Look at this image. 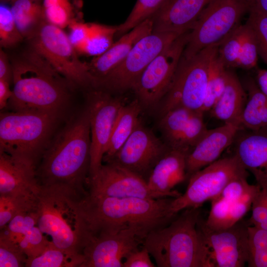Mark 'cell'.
I'll list each match as a JSON object with an SVG mask.
<instances>
[{"label":"cell","mask_w":267,"mask_h":267,"mask_svg":"<svg viewBox=\"0 0 267 267\" xmlns=\"http://www.w3.org/2000/svg\"><path fill=\"white\" fill-rule=\"evenodd\" d=\"M27 259L26 255L16 243L0 233V267H25Z\"/></svg>","instance_id":"obj_41"},{"label":"cell","mask_w":267,"mask_h":267,"mask_svg":"<svg viewBox=\"0 0 267 267\" xmlns=\"http://www.w3.org/2000/svg\"><path fill=\"white\" fill-rule=\"evenodd\" d=\"M212 0H166L151 17L152 32L190 31L203 10Z\"/></svg>","instance_id":"obj_21"},{"label":"cell","mask_w":267,"mask_h":267,"mask_svg":"<svg viewBox=\"0 0 267 267\" xmlns=\"http://www.w3.org/2000/svg\"><path fill=\"white\" fill-rule=\"evenodd\" d=\"M249 2L250 9L267 14V0H249Z\"/></svg>","instance_id":"obj_49"},{"label":"cell","mask_w":267,"mask_h":267,"mask_svg":"<svg viewBox=\"0 0 267 267\" xmlns=\"http://www.w3.org/2000/svg\"><path fill=\"white\" fill-rule=\"evenodd\" d=\"M37 196L0 195V229L6 226L16 216L35 209Z\"/></svg>","instance_id":"obj_34"},{"label":"cell","mask_w":267,"mask_h":267,"mask_svg":"<svg viewBox=\"0 0 267 267\" xmlns=\"http://www.w3.org/2000/svg\"><path fill=\"white\" fill-rule=\"evenodd\" d=\"M240 128L230 124L207 131L189 153L187 158V179L191 175L219 159L232 144Z\"/></svg>","instance_id":"obj_22"},{"label":"cell","mask_w":267,"mask_h":267,"mask_svg":"<svg viewBox=\"0 0 267 267\" xmlns=\"http://www.w3.org/2000/svg\"><path fill=\"white\" fill-rule=\"evenodd\" d=\"M143 238L136 229L91 233L82 253L81 267H123L125 258L139 249Z\"/></svg>","instance_id":"obj_16"},{"label":"cell","mask_w":267,"mask_h":267,"mask_svg":"<svg viewBox=\"0 0 267 267\" xmlns=\"http://www.w3.org/2000/svg\"><path fill=\"white\" fill-rule=\"evenodd\" d=\"M227 70L219 57L218 48L209 63L205 97L201 109L204 114L210 111L222 95L227 82Z\"/></svg>","instance_id":"obj_32"},{"label":"cell","mask_w":267,"mask_h":267,"mask_svg":"<svg viewBox=\"0 0 267 267\" xmlns=\"http://www.w3.org/2000/svg\"><path fill=\"white\" fill-rule=\"evenodd\" d=\"M188 31L160 52L136 80L132 89L141 106H154L163 99L172 84L187 43Z\"/></svg>","instance_id":"obj_12"},{"label":"cell","mask_w":267,"mask_h":267,"mask_svg":"<svg viewBox=\"0 0 267 267\" xmlns=\"http://www.w3.org/2000/svg\"><path fill=\"white\" fill-rule=\"evenodd\" d=\"M166 0H137L124 22L117 26L116 34L123 35L146 20L151 18Z\"/></svg>","instance_id":"obj_36"},{"label":"cell","mask_w":267,"mask_h":267,"mask_svg":"<svg viewBox=\"0 0 267 267\" xmlns=\"http://www.w3.org/2000/svg\"><path fill=\"white\" fill-rule=\"evenodd\" d=\"M60 114L39 110L1 112L0 151L24 158L37 167Z\"/></svg>","instance_id":"obj_6"},{"label":"cell","mask_w":267,"mask_h":267,"mask_svg":"<svg viewBox=\"0 0 267 267\" xmlns=\"http://www.w3.org/2000/svg\"><path fill=\"white\" fill-rule=\"evenodd\" d=\"M150 255L143 246L131 252L125 259L123 267H154Z\"/></svg>","instance_id":"obj_45"},{"label":"cell","mask_w":267,"mask_h":267,"mask_svg":"<svg viewBox=\"0 0 267 267\" xmlns=\"http://www.w3.org/2000/svg\"><path fill=\"white\" fill-rule=\"evenodd\" d=\"M31 48L44 57L72 87L97 88L88 63L82 62L63 29L45 21L29 40Z\"/></svg>","instance_id":"obj_7"},{"label":"cell","mask_w":267,"mask_h":267,"mask_svg":"<svg viewBox=\"0 0 267 267\" xmlns=\"http://www.w3.org/2000/svg\"><path fill=\"white\" fill-rule=\"evenodd\" d=\"M189 152L169 147L151 172L147 180L149 187L167 197H178L181 193L173 189L187 179L186 163Z\"/></svg>","instance_id":"obj_23"},{"label":"cell","mask_w":267,"mask_h":267,"mask_svg":"<svg viewBox=\"0 0 267 267\" xmlns=\"http://www.w3.org/2000/svg\"><path fill=\"white\" fill-rule=\"evenodd\" d=\"M0 80L8 82L12 81V66L10 65L6 54L0 50Z\"/></svg>","instance_id":"obj_46"},{"label":"cell","mask_w":267,"mask_h":267,"mask_svg":"<svg viewBox=\"0 0 267 267\" xmlns=\"http://www.w3.org/2000/svg\"><path fill=\"white\" fill-rule=\"evenodd\" d=\"M87 194L64 185L40 186L36 207L38 225L49 244L83 261L91 234L82 206Z\"/></svg>","instance_id":"obj_2"},{"label":"cell","mask_w":267,"mask_h":267,"mask_svg":"<svg viewBox=\"0 0 267 267\" xmlns=\"http://www.w3.org/2000/svg\"><path fill=\"white\" fill-rule=\"evenodd\" d=\"M43 0H12L10 9L17 27L24 38L28 40L46 21Z\"/></svg>","instance_id":"obj_30"},{"label":"cell","mask_w":267,"mask_h":267,"mask_svg":"<svg viewBox=\"0 0 267 267\" xmlns=\"http://www.w3.org/2000/svg\"><path fill=\"white\" fill-rule=\"evenodd\" d=\"M232 144L234 154L267 195V128L240 129Z\"/></svg>","instance_id":"obj_19"},{"label":"cell","mask_w":267,"mask_h":267,"mask_svg":"<svg viewBox=\"0 0 267 267\" xmlns=\"http://www.w3.org/2000/svg\"><path fill=\"white\" fill-rule=\"evenodd\" d=\"M0 233L16 243L27 259L39 256L50 244L38 225L36 208L16 216Z\"/></svg>","instance_id":"obj_24"},{"label":"cell","mask_w":267,"mask_h":267,"mask_svg":"<svg viewBox=\"0 0 267 267\" xmlns=\"http://www.w3.org/2000/svg\"><path fill=\"white\" fill-rule=\"evenodd\" d=\"M255 80L261 90L267 96V70H257Z\"/></svg>","instance_id":"obj_48"},{"label":"cell","mask_w":267,"mask_h":267,"mask_svg":"<svg viewBox=\"0 0 267 267\" xmlns=\"http://www.w3.org/2000/svg\"><path fill=\"white\" fill-rule=\"evenodd\" d=\"M181 35L152 32L143 37L117 67L98 80L97 89L116 92L132 89L150 63Z\"/></svg>","instance_id":"obj_11"},{"label":"cell","mask_w":267,"mask_h":267,"mask_svg":"<svg viewBox=\"0 0 267 267\" xmlns=\"http://www.w3.org/2000/svg\"><path fill=\"white\" fill-rule=\"evenodd\" d=\"M89 35L81 53L96 57L104 53L112 45L117 26L89 23Z\"/></svg>","instance_id":"obj_33"},{"label":"cell","mask_w":267,"mask_h":267,"mask_svg":"<svg viewBox=\"0 0 267 267\" xmlns=\"http://www.w3.org/2000/svg\"><path fill=\"white\" fill-rule=\"evenodd\" d=\"M153 21L149 18L122 35L102 54L94 57L88 63L89 71L97 79L106 75L128 55L137 42L152 32Z\"/></svg>","instance_id":"obj_25"},{"label":"cell","mask_w":267,"mask_h":267,"mask_svg":"<svg viewBox=\"0 0 267 267\" xmlns=\"http://www.w3.org/2000/svg\"><path fill=\"white\" fill-rule=\"evenodd\" d=\"M124 104L121 98L113 96L103 89H93L88 93L86 106L91 136L89 178L93 176L103 164L117 116Z\"/></svg>","instance_id":"obj_13"},{"label":"cell","mask_w":267,"mask_h":267,"mask_svg":"<svg viewBox=\"0 0 267 267\" xmlns=\"http://www.w3.org/2000/svg\"><path fill=\"white\" fill-rule=\"evenodd\" d=\"M10 111L39 110L61 114L70 99L72 86L48 62L31 49L12 63Z\"/></svg>","instance_id":"obj_4"},{"label":"cell","mask_w":267,"mask_h":267,"mask_svg":"<svg viewBox=\"0 0 267 267\" xmlns=\"http://www.w3.org/2000/svg\"><path fill=\"white\" fill-rule=\"evenodd\" d=\"M211 201V210L205 222L208 227L215 229L228 228L240 222L253 203L248 199L231 201L219 197Z\"/></svg>","instance_id":"obj_29"},{"label":"cell","mask_w":267,"mask_h":267,"mask_svg":"<svg viewBox=\"0 0 267 267\" xmlns=\"http://www.w3.org/2000/svg\"><path fill=\"white\" fill-rule=\"evenodd\" d=\"M242 43L238 68L250 70L257 66L259 53L257 43L254 31L246 22L241 24Z\"/></svg>","instance_id":"obj_38"},{"label":"cell","mask_w":267,"mask_h":267,"mask_svg":"<svg viewBox=\"0 0 267 267\" xmlns=\"http://www.w3.org/2000/svg\"><path fill=\"white\" fill-rule=\"evenodd\" d=\"M247 101V93L243 85L236 75L228 69L225 89L210 110L211 115L224 123L240 128L241 118Z\"/></svg>","instance_id":"obj_26"},{"label":"cell","mask_w":267,"mask_h":267,"mask_svg":"<svg viewBox=\"0 0 267 267\" xmlns=\"http://www.w3.org/2000/svg\"><path fill=\"white\" fill-rule=\"evenodd\" d=\"M12 0H0L1 2H10Z\"/></svg>","instance_id":"obj_50"},{"label":"cell","mask_w":267,"mask_h":267,"mask_svg":"<svg viewBox=\"0 0 267 267\" xmlns=\"http://www.w3.org/2000/svg\"><path fill=\"white\" fill-rule=\"evenodd\" d=\"M68 27L70 30L68 38L78 53H81L89 35V23L77 20Z\"/></svg>","instance_id":"obj_43"},{"label":"cell","mask_w":267,"mask_h":267,"mask_svg":"<svg viewBox=\"0 0 267 267\" xmlns=\"http://www.w3.org/2000/svg\"><path fill=\"white\" fill-rule=\"evenodd\" d=\"M90 144L89 116L86 106L68 120L44 150L36 169L40 186L64 185L87 193Z\"/></svg>","instance_id":"obj_1"},{"label":"cell","mask_w":267,"mask_h":267,"mask_svg":"<svg viewBox=\"0 0 267 267\" xmlns=\"http://www.w3.org/2000/svg\"><path fill=\"white\" fill-rule=\"evenodd\" d=\"M250 225L267 230V196L261 190L252 205Z\"/></svg>","instance_id":"obj_44"},{"label":"cell","mask_w":267,"mask_h":267,"mask_svg":"<svg viewBox=\"0 0 267 267\" xmlns=\"http://www.w3.org/2000/svg\"><path fill=\"white\" fill-rule=\"evenodd\" d=\"M173 199L97 197L87 193L82 206L92 233L133 228L144 239L150 232L167 225L177 217L170 210Z\"/></svg>","instance_id":"obj_3"},{"label":"cell","mask_w":267,"mask_h":267,"mask_svg":"<svg viewBox=\"0 0 267 267\" xmlns=\"http://www.w3.org/2000/svg\"><path fill=\"white\" fill-rule=\"evenodd\" d=\"M249 267H267V230L248 226Z\"/></svg>","instance_id":"obj_37"},{"label":"cell","mask_w":267,"mask_h":267,"mask_svg":"<svg viewBox=\"0 0 267 267\" xmlns=\"http://www.w3.org/2000/svg\"><path fill=\"white\" fill-rule=\"evenodd\" d=\"M142 106L137 99L124 104L117 116L103 162L110 160L121 148L134 131L140 121Z\"/></svg>","instance_id":"obj_27"},{"label":"cell","mask_w":267,"mask_h":267,"mask_svg":"<svg viewBox=\"0 0 267 267\" xmlns=\"http://www.w3.org/2000/svg\"><path fill=\"white\" fill-rule=\"evenodd\" d=\"M248 176L235 178L228 183L217 197L238 201L245 199H255L261 191L259 185H252L247 181Z\"/></svg>","instance_id":"obj_39"},{"label":"cell","mask_w":267,"mask_h":267,"mask_svg":"<svg viewBox=\"0 0 267 267\" xmlns=\"http://www.w3.org/2000/svg\"><path fill=\"white\" fill-rule=\"evenodd\" d=\"M203 115L185 107L163 114L159 126L165 143L170 148L190 152L208 130Z\"/></svg>","instance_id":"obj_18"},{"label":"cell","mask_w":267,"mask_h":267,"mask_svg":"<svg viewBox=\"0 0 267 267\" xmlns=\"http://www.w3.org/2000/svg\"><path fill=\"white\" fill-rule=\"evenodd\" d=\"M37 166L24 158L0 151V195L37 196Z\"/></svg>","instance_id":"obj_20"},{"label":"cell","mask_w":267,"mask_h":267,"mask_svg":"<svg viewBox=\"0 0 267 267\" xmlns=\"http://www.w3.org/2000/svg\"><path fill=\"white\" fill-rule=\"evenodd\" d=\"M168 224L150 232L142 245L158 267H214L197 228L199 208L181 211Z\"/></svg>","instance_id":"obj_5"},{"label":"cell","mask_w":267,"mask_h":267,"mask_svg":"<svg viewBox=\"0 0 267 267\" xmlns=\"http://www.w3.org/2000/svg\"><path fill=\"white\" fill-rule=\"evenodd\" d=\"M248 226L239 223L226 228H210L200 217L197 228L210 251L214 267H243L248 263Z\"/></svg>","instance_id":"obj_15"},{"label":"cell","mask_w":267,"mask_h":267,"mask_svg":"<svg viewBox=\"0 0 267 267\" xmlns=\"http://www.w3.org/2000/svg\"><path fill=\"white\" fill-rule=\"evenodd\" d=\"M46 22L61 29L74 20H82V0H43Z\"/></svg>","instance_id":"obj_31"},{"label":"cell","mask_w":267,"mask_h":267,"mask_svg":"<svg viewBox=\"0 0 267 267\" xmlns=\"http://www.w3.org/2000/svg\"><path fill=\"white\" fill-rule=\"evenodd\" d=\"M242 176H248V171L235 155L218 159L190 176L184 193L173 198L171 213L177 216L184 210L199 208L219 196L231 180Z\"/></svg>","instance_id":"obj_9"},{"label":"cell","mask_w":267,"mask_h":267,"mask_svg":"<svg viewBox=\"0 0 267 267\" xmlns=\"http://www.w3.org/2000/svg\"><path fill=\"white\" fill-rule=\"evenodd\" d=\"M24 38L19 31L10 8L1 4L0 6V45L9 48L16 45Z\"/></svg>","instance_id":"obj_40"},{"label":"cell","mask_w":267,"mask_h":267,"mask_svg":"<svg viewBox=\"0 0 267 267\" xmlns=\"http://www.w3.org/2000/svg\"><path fill=\"white\" fill-rule=\"evenodd\" d=\"M249 0H212L190 31L182 57L189 59L220 43L240 24L250 10Z\"/></svg>","instance_id":"obj_8"},{"label":"cell","mask_w":267,"mask_h":267,"mask_svg":"<svg viewBox=\"0 0 267 267\" xmlns=\"http://www.w3.org/2000/svg\"><path fill=\"white\" fill-rule=\"evenodd\" d=\"M12 91L10 89V83L0 80V109L6 108L12 96Z\"/></svg>","instance_id":"obj_47"},{"label":"cell","mask_w":267,"mask_h":267,"mask_svg":"<svg viewBox=\"0 0 267 267\" xmlns=\"http://www.w3.org/2000/svg\"><path fill=\"white\" fill-rule=\"evenodd\" d=\"M246 22L255 34L259 56L267 64V14L250 9Z\"/></svg>","instance_id":"obj_42"},{"label":"cell","mask_w":267,"mask_h":267,"mask_svg":"<svg viewBox=\"0 0 267 267\" xmlns=\"http://www.w3.org/2000/svg\"><path fill=\"white\" fill-rule=\"evenodd\" d=\"M88 195L97 197L158 199L169 197L152 190L147 181L114 162L102 164L88 179Z\"/></svg>","instance_id":"obj_14"},{"label":"cell","mask_w":267,"mask_h":267,"mask_svg":"<svg viewBox=\"0 0 267 267\" xmlns=\"http://www.w3.org/2000/svg\"><path fill=\"white\" fill-rule=\"evenodd\" d=\"M219 45L203 49L190 58L181 57L171 88L163 98L162 115L178 107L202 112L209 63Z\"/></svg>","instance_id":"obj_10"},{"label":"cell","mask_w":267,"mask_h":267,"mask_svg":"<svg viewBox=\"0 0 267 267\" xmlns=\"http://www.w3.org/2000/svg\"><path fill=\"white\" fill-rule=\"evenodd\" d=\"M247 101L243 112L240 128L252 130L267 128V96L260 89L255 79L248 77L243 85Z\"/></svg>","instance_id":"obj_28"},{"label":"cell","mask_w":267,"mask_h":267,"mask_svg":"<svg viewBox=\"0 0 267 267\" xmlns=\"http://www.w3.org/2000/svg\"><path fill=\"white\" fill-rule=\"evenodd\" d=\"M169 148L140 121L121 148L105 163H115L147 181L154 167Z\"/></svg>","instance_id":"obj_17"},{"label":"cell","mask_w":267,"mask_h":267,"mask_svg":"<svg viewBox=\"0 0 267 267\" xmlns=\"http://www.w3.org/2000/svg\"><path fill=\"white\" fill-rule=\"evenodd\" d=\"M83 260L50 244L39 256L27 259L26 267H81Z\"/></svg>","instance_id":"obj_35"}]
</instances>
